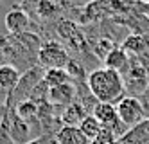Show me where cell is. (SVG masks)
Instances as JSON below:
<instances>
[{"label": "cell", "instance_id": "cell-11", "mask_svg": "<svg viewBox=\"0 0 149 144\" xmlns=\"http://www.w3.org/2000/svg\"><path fill=\"white\" fill-rule=\"evenodd\" d=\"M58 144H90V140L81 133L79 126H61L56 133Z\"/></svg>", "mask_w": 149, "mask_h": 144}, {"label": "cell", "instance_id": "cell-4", "mask_svg": "<svg viewBox=\"0 0 149 144\" xmlns=\"http://www.w3.org/2000/svg\"><path fill=\"white\" fill-rule=\"evenodd\" d=\"M38 63L41 69H67L70 63L68 52L58 41H47L38 49Z\"/></svg>", "mask_w": 149, "mask_h": 144}, {"label": "cell", "instance_id": "cell-2", "mask_svg": "<svg viewBox=\"0 0 149 144\" xmlns=\"http://www.w3.org/2000/svg\"><path fill=\"white\" fill-rule=\"evenodd\" d=\"M120 74H122V79H124L126 92H130V96L136 97V96H142L147 90L149 70L138 60L130 58V61H127V65L124 67V70Z\"/></svg>", "mask_w": 149, "mask_h": 144}, {"label": "cell", "instance_id": "cell-17", "mask_svg": "<svg viewBox=\"0 0 149 144\" xmlns=\"http://www.w3.org/2000/svg\"><path fill=\"white\" fill-rule=\"evenodd\" d=\"M79 130H81V133H83L84 137H86V139L92 142V140H95V139L101 135L102 126L99 124V121L90 114V115H86V117L83 119V123L79 124Z\"/></svg>", "mask_w": 149, "mask_h": 144}, {"label": "cell", "instance_id": "cell-7", "mask_svg": "<svg viewBox=\"0 0 149 144\" xmlns=\"http://www.w3.org/2000/svg\"><path fill=\"white\" fill-rule=\"evenodd\" d=\"M77 97V86L74 81L63 83L59 86H52L49 88V96H47V103L52 106H63L67 108L68 105H72Z\"/></svg>", "mask_w": 149, "mask_h": 144}, {"label": "cell", "instance_id": "cell-22", "mask_svg": "<svg viewBox=\"0 0 149 144\" xmlns=\"http://www.w3.org/2000/svg\"><path fill=\"white\" fill-rule=\"evenodd\" d=\"M140 99V103H142V106H144V110H146V115H149V86H147V90L138 97Z\"/></svg>", "mask_w": 149, "mask_h": 144}, {"label": "cell", "instance_id": "cell-15", "mask_svg": "<svg viewBox=\"0 0 149 144\" xmlns=\"http://www.w3.org/2000/svg\"><path fill=\"white\" fill-rule=\"evenodd\" d=\"M15 114L24 121L25 124H33V123H36L38 121V105H34L33 101H22V103H18L15 108Z\"/></svg>", "mask_w": 149, "mask_h": 144}, {"label": "cell", "instance_id": "cell-1", "mask_svg": "<svg viewBox=\"0 0 149 144\" xmlns=\"http://www.w3.org/2000/svg\"><path fill=\"white\" fill-rule=\"evenodd\" d=\"M86 86L97 103L115 105L124 97V92H126L122 74L106 67L92 70L86 77Z\"/></svg>", "mask_w": 149, "mask_h": 144}, {"label": "cell", "instance_id": "cell-3", "mask_svg": "<svg viewBox=\"0 0 149 144\" xmlns=\"http://www.w3.org/2000/svg\"><path fill=\"white\" fill-rule=\"evenodd\" d=\"M115 106H117V114H119L120 123L126 128H135L138 124H142L147 119L146 110H144V106H142V103H140L138 97L124 96Z\"/></svg>", "mask_w": 149, "mask_h": 144}, {"label": "cell", "instance_id": "cell-16", "mask_svg": "<svg viewBox=\"0 0 149 144\" xmlns=\"http://www.w3.org/2000/svg\"><path fill=\"white\" fill-rule=\"evenodd\" d=\"M43 81L47 83L49 88H52V86H59L63 83L72 81V77L67 69H47L43 74Z\"/></svg>", "mask_w": 149, "mask_h": 144}, {"label": "cell", "instance_id": "cell-12", "mask_svg": "<svg viewBox=\"0 0 149 144\" xmlns=\"http://www.w3.org/2000/svg\"><path fill=\"white\" fill-rule=\"evenodd\" d=\"M122 49L126 51V54L130 58H140L142 54L149 49V41L142 34H130L124 40Z\"/></svg>", "mask_w": 149, "mask_h": 144}, {"label": "cell", "instance_id": "cell-18", "mask_svg": "<svg viewBox=\"0 0 149 144\" xmlns=\"http://www.w3.org/2000/svg\"><path fill=\"white\" fill-rule=\"evenodd\" d=\"M58 32H59V36H63V40L70 41L72 45H74V41H76L77 38L81 40V34H79L77 25L74 24V22H68V20L61 22V24L58 25Z\"/></svg>", "mask_w": 149, "mask_h": 144}, {"label": "cell", "instance_id": "cell-10", "mask_svg": "<svg viewBox=\"0 0 149 144\" xmlns=\"http://www.w3.org/2000/svg\"><path fill=\"white\" fill-rule=\"evenodd\" d=\"M86 115H90V114L86 112L84 105L79 103V101H74L67 108H63V114H61L63 126H79Z\"/></svg>", "mask_w": 149, "mask_h": 144}, {"label": "cell", "instance_id": "cell-6", "mask_svg": "<svg viewBox=\"0 0 149 144\" xmlns=\"http://www.w3.org/2000/svg\"><path fill=\"white\" fill-rule=\"evenodd\" d=\"M92 115L99 121V124L104 130L111 131V133L117 137V140H119V137H120L119 130L126 131V126L120 123L119 114H117V106L111 105V103H97L92 108Z\"/></svg>", "mask_w": 149, "mask_h": 144}, {"label": "cell", "instance_id": "cell-5", "mask_svg": "<svg viewBox=\"0 0 149 144\" xmlns=\"http://www.w3.org/2000/svg\"><path fill=\"white\" fill-rule=\"evenodd\" d=\"M43 74H45V69L41 67H31L27 72H24L20 76V81L16 85V88L9 94V99H15L16 105L22 103V101H27L31 92L43 81Z\"/></svg>", "mask_w": 149, "mask_h": 144}, {"label": "cell", "instance_id": "cell-20", "mask_svg": "<svg viewBox=\"0 0 149 144\" xmlns=\"http://www.w3.org/2000/svg\"><path fill=\"white\" fill-rule=\"evenodd\" d=\"M90 144H117V137L111 133V131H108V130H104V128H102L101 135L95 139V140H92Z\"/></svg>", "mask_w": 149, "mask_h": 144}, {"label": "cell", "instance_id": "cell-13", "mask_svg": "<svg viewBox=\"0 0 149 144\" xmlns=\"http://www.w3.org/2000/svg\"><path fill=\"white\" fill-rule=\"evenodd\" d=\"M20 81V72L13 65H0V90L11 94Z\"/></svg>", "mask_w": 149, "mask_h": 144}, {"label": "cell", "instance_id": "cell-9", "mask_svg": "<svg viewBox=\"0 0 149 144\" xmlns=\"http://www.w3.org/2000/svg\"><path fill=\"white\" fill-rule=\"evenodd\" d=\"M7 133H9V139H13L15 142L18 144H25L27 137H29V124H25L22 119H20L15 110H11L7 115Z\"/></svg>", "mask_w": 149, "mask_h": 144}, {"label": "cell", "instance_id": "cell-14", "mask_svg": "<svg viewBox=\"0 0 149 144\" xmlns=\"http://www.w3.org/2000/svg\"><path fill=\"white\" fill-rule=\"evenodd\" d=\"M127 61H130V56L126 54L124 49H119V47H115L108 56L104 58V67L106 69H111V70H117V72H122L124 67L127 65Z\"/></svg>", "mask_w": 149, "mask_h": 144}, {"label": "cell", "instance_id": "cell-8", "mask_svg": "<svg viewBox=\"0 0 149 144\" xmlns=\"http://www.w3.org/2000/svg\"><path fill=\"white\" fill-rule=\"evenodd\" d=\"M4 24H6L7 32H11V34H20V32H24L29 27L31 20H29V15L22 7H13V9L7 11V15L4 18Z\"/></svg>", "mask_w": 149, "mask_h": 144}, {"label": "cell", "instance_id": "cell-19", "mask_svg": "<svg viewBox=\"0 0 149 144\" xmlns=\"http://www.w3.org/2000/svg\"><path fill=\"white\" fill-rule=\"evenodd\" d=\"M115 49V43L110 40V38H101L97 43H95V47H93V52L97 54V56L104 61V58L108 56V54Z\"/></svg>", "mask_w": 149, "mask_h": 144}, {"label": "cell", "instance_id": "cell-21", "mask_svg": "<svg viewBox=\"0 0 149 144\" xmlns=\"http://www.w3.org/2000/svg\"><path fill=\"white\" fill-rule=\"evenodd\" d=\"M52 13H54V6L50 4V0H41V4H40V16L49 18V16H52Z\"/></svg>", "mask_w": 149, "mask_h": 144}, {"label": "cell", "instance_id": "cell-23", "mask_svg": "<svg viewBox=\"0 0 149 144\" xmlns=\"http://www.w3.org/2000/svg\"><path fill=\"white\" fill-rule=\"evenodd\" d=\"M25 144H43V139H34V140H29Z\"/></svg>", "mask_w": 149, "mask_h": 144}]
</instances>
